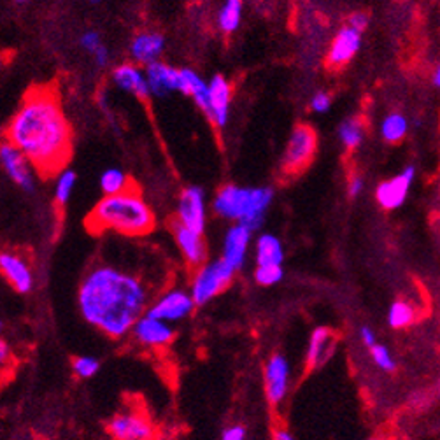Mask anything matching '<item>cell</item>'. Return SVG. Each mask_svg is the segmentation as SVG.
Segmentation results:
<instances>
[{"instance_id":"obj_1","label":"cell","mask_w":440,"mask_h":440,"mask_svg":"<svg viewBox=\"0 0 440 440\" xmlns=\"http://www.w3.org/2000/svg\"><path fill=\"white\" fill-rule=\"evenodd\" d=\"M5 137L40 175L64 171L72 151V130L55 90L32 88L9 119Z\"/></svg>"},{"instance_id":"obj_2","label":"cell","mask_w":440,"mask_h":440,"mask_svg":"<svg viewBox=\"0 0 440 440\" xmlns=\"http://www.w3.org/2000/svg\"><path fill=\"white\" fill-rule=\"evenodd\" d=\"M80 309L109 337H123L147 313L149 290L139 276L114 265H97L80 286Z\"/></svg>"},{"instance_id":"obj_3","label":"cell","mask_w":440,"mask_h":440,"mask_svg":"<svg viewBox=\"0 0 440 440\" xmlns=\"http://www.w3.org/2000/svg\"><path fill=\"white\" fill-rule=\"evenodd\" d=\"M92 232L112 230L128 237L149 234L155 228V212L134 186L118 195H106L86 218Z\"/></svg>"},{"instance_id":"obj_4","label":"cell","mask_w":440,"mask_h":440,"mask_svg":"<svg viewBox=\"0 0 440 440\" xmlns=\"http://www.w3.org/2000/svg\"><path fill=\"white\" fill-rule=\"evenodd\" d=\"M274 191L270 188H241L235 184L223 186L215 197L216 215L246 225L251 230L260 228Z\"/></svg>"},{"instance_id":"obj_5","label":"cell","mask_w":440,"mask_h":440,"mask_svg":"<svg viewBox=\"0 0 440 440\" xmlns=\"http://www.w3.org/2000/svg\"><path fill=\"white\" fill-rule=\"evenodd\" d=\"M235 270L223 260L204 263L195 274L193 284H191V297L197 306H204L215 297H218L226 286L234 279Z\"/></svg>"},{"instance_id":"obj_6","label":"cell","mask_w":440,"mask_h":440,"mask_svg":"<svg viewBox=\"0 0 440 440\" xmlns=\"http://www.w3.org/2000/svg\"><path fill=\"white\" fill-rule=\"evenodd\" d=\"M317 135L309 125H297L291 132L284 156H282V169L286 174L297 175L309 167L316 155Z\"/></svg>"},{"instance_id":"obj_7","label":"cell","mask_w":440,"mask_h":440,"mask_svg":"<svg viewBox=\"0 0 440 440\" xmlns=\"http://www.w3.org/2000/svg\"><path fill=\"white\" fill-rule=\"evenodd\" d=\"M112 440H155L156 430L149 417L143 413L116 414L108 424Z\"/></svg>"},{"instance_id":"obj_8","label":"cell","mask_w":440,"mask_h":440,"mask_svg":"<svg viewBox=\"0 0 440 440\" xmlns=\"http://www.w3.org/2000/svg\"><path fill=\"white\" fill-rule=\"evenodd\" d=\"M195 300L190 293L183 290H171L163 293L153 306L147 309V316L156 317L167 323H175L190 316L195 309Z\"/></svg>"},{"instance_id":"obj_9","label":"cell","mask_w":440,"mask_h":440,"mask_svg":"<svg viewBox=\"0 0 440 440\" xmlns=\"http://www.w3.org/2000/svg\"><path fill=\"white\" fill-rule=\"evenodd\" d=\"M0 162L12 183H16L25 191H34V186H36L32 171L34 165L16 146H12L5 140L0 146Z\"/></svg>"},{"instance_id":"obj_10","label":"cell","mask_w":440,"mask_h":440,"mask_svg":"<svg viewBox=\"0 0 440 440\" xmlns=\"http://www.w3.org/2000/svg\"><path fill=\"white\" fill-rule=\"evenodd\" d=\"M178 221L190 230L202 234L206 228V197L197 186H190L181 193L178 204Z\"/></svg>"},{"instance_id":"obj_11","label":"cell","mask_w":440,"mask_h":440,"mask_svg":"<svg viewBox=\"0 0 440 440\" xmlns=\"http://www.w3.org/2000/svg\"><path fill=\"white\" fill-rule=\"evenodd\" d=\"M290 363L282 354H274L265 365V393L270 404H281L288 393Z\"/></svg>"},{"instance_id":"obj_12","label":"cell","mask_w":440,"mask_h":440,"mask_svg":"<svg viewBox=\"0 0 440 440\" xmlns=\"http://www.w3.org/2000/svg\"><path fill=\"white\" fill-rule=\"evenodd\" d=\"M414 171L413 165L405 167L402 174H398L397 178L389 179V181H384V183L379 184L376 191V199L377 202L381 204L384 209H397L402 204L405 202L408 193V188L414 181Z\"/></svg>"},{"instance_id":"obj_13","label":"cell","mask_w":440,"mask_h":440,"mask_svg":"<svg viewBox=\"0 0 440 440\" xmlns=\"http://www.w3.org/2000/svg\"><path fill=\"white\" fill-rule=\"evenodd\" d=\"M232 100V84L223 77L215 75L209 81V114L207 118L215 123L216 128H225L228 121Z\"/></svg>"},{"instance_id":"obj_14","label":"cell","mask_w":440,"mask_h":440,"mask_svg":"<svg viewBox=\"0 0 440 440\" xmlns=\"http://www.w3.org/2000/svg\"><path fill=\"white\" fill-rule=\"evenodd\" d=\"M172 234H174L175 244H178L181 253H183L184 260L191 267L204 265L207 258V246L202 234L190 230L188 226L181 225L179 221L172 223Z\"/></svg>"},{"instance_id":"obj_15","label":"cell","mask_w":440,"mask_h":440,"mask_svg":"<svg viewBox=\"0 0 440 440\" xmlns=\"http://www.w3.org/2000/svg\"><path fill=\"white\" fill-rule=\"evenodd\" d=\"M251 228L246 225H234L225 235V244H223V262H226L232 269L237 272L246 263L247 246L251 242Z\"/></svg>"},{"instance_id":"obj_16","label":"cell","mask_w":440,"mask_h":440,"mask_svg":"<svg viewBox=\"0 0 440 440\" xmlns=\"http://www.w3.org/2000/svg\"><path fill=\"white\" fill-rule=\"evenodd\" d=\"M132 332H134L137 341L143 342L144 345H149V347H163V345L171 344L175 335L171 323L151 317L147 314H144L139 321L135 323Z\"/></svg>"},{"instance_id":"obj_17","label":"cell","mask_w":440,"mask_h":440,"mask_svg":"<svg viewBox=\"0 0 440 440\" xmlns=\"http://www.w3.org/2000/svg\"><path fill=\"white\" fill-rule=\"evenodd\" d=\"M361 46V34L353 30L351 27L341 28L333 39L328 51V65L330 67H342L347 62L353 60L358 49Z\"/></svg>"},{"instance_id":"obj_18","label":"cell","mask_w":440,"mask_h":440,"mask_svg":"<svg viewBox=\"0 0 440 440\" xmlns=\"http://www.w3.org/2000/svg\"><path fill=\"white\" fill-rule=\"evenodd\" d=\"M0 269H2V274L8 279L9 284L16 291L28 293V291L32 290V272H30L23 258L12 253H2L0 254Z\"/></svg>"},{"instance_id":"obj_19","label":"cell","mask_w":440,"mask_h":440,"mask_svg":"<svg viewBox=\"0 0 440 440\" xmlns=\"http://www.w3.org/2000/svg\"><path fill=\"white\" fill-rule=\"evenodd\" d=\"M146 77L149 83L151 93L165 95L171 92H181V71L165 65L162 62H155L146 67Z\"/></svg>"},{"instance_id":"obj_20","label":"cell","mask_w":440,"mask_h":440,"mask_svg":"<svg viewBox=\"0 0 440 440\" xmlns=\"http://www.w3.org/2000/svg\"><path fill=\"white\" fill-rule=\"evenodd\" d=\"M112 81L118 88L125 90V92L132 93L137 99L146 100L147 97L151 95V88L149 83H147L146 71H140L139 67L135 65L125 64L119 65L112 71Z\"/></svg>"},{"instance_id":"obj_21","label":"cell","mask_w":440,"mask_h":440,"mask_svg":"<svg viewBox=\"0 0 440 440\" xmlns=\"http://www.w3.org/2000/svg\"><path fill=\"white\" fill-rule=\"evenodd\" d=\"M335 349V337L332 330L326 326L316 328L309 339V347H307V367L310 370L325 365Z\"/></svg>"},{"instance_id":"obj_22","label":"cell","mask_w":440,"mask_h":440,"mask_svg":"<svg viewBox=\"0 0 440 440\" xmlns=\"http://www.w3.org/2000/svg\"><path fill=\"white\" fill-rule=\"evenodd\" d=\"M163 46H165V39H163L160 34L143 32L132 40V58H134L137 64H143L147 67V65L158 62L160 55H162L163 51Z\"/></svg>"},{"instance_id":"obj_23","label":"cell","mask_w":440,"mask_h":440,"mask_svg":"<svg viewBox=\"0 0 440 440\" xmlns=\"http://www.w3.org/2000/svg\"><path fill=\"white\" fill-rule=\"evenodd\" d=\"M181 92L190 95L204 114H209V84L197 72L181 69Z\"/></svg>"},{"instance_id":"obj_24","label":"cell","mask_w":440,"mask_h":440,"mask_svg":"<svg viewBox=\"0 0 440 440\" xmlns=\"http://www.w3.org/2000/svg\"><path fill=\"white\" fill-rule=\"evenodd\" d=\"M284 249L276 235L263 234L256 241V262L258 265H282Z\"/></svg>"},{"instance_id":"obj_25","label":"cell","mask_w":440,"mask_h":440,"mask_svg":"<svg viewBox=\"0 0 440 440\" xmlns=\"http://www.w3.org/2000/svg\"><path fill=\"white\" fill-rule=\"evenodd\" d=\"M242 20V0H225L219 9L218 25L225 34L235 32Z\"/></svg>"},{"instance_id":"obj_26","label":"cell","mask_w":440,"mask_h":440,"mask_svg":"<svg viewBox=\"0 0 440 440\" xmlns=\"http://www.w3.org/2000/svg\"><path fill=\"white\" fill-rule=\"evenodd\" d=\"M414 319H416V309H414L408 302H393L388 310V325L391 326L393 330L407 328L408 325H413Z\"/></svg>"},{"instance_id":"obj_27","label":"cell","mask_w":440,"mask_h":440,"mask_svg":"<svg viewBox=\"0 0 440 440\" xmlns=\"http://www.w3.org/2000/svg\"><path fill=\"white\" fill-rule=\"evenodd\" d=\"M100 186L106 195H118L127 191L130 186V179L125 174L121 169H108L103 171L102 178H100Z\"/></svg>"},{"instance_id":"obj_28","label":"cell","mask_w":440,"mask_h":440,"mask_svg":"<svg viewBox=\"0 0 440 440\" xmlns=\"http://www.w3.org/2000/svg\"><path fill=\"white\" fill-rule=\"evenodd\" d=\"M407 118H404L398 112H393L384 118L381 125V134L384 137L386 143H398L407 134Z\"/></svg>"},{"instance_id":"obj_29","label":"cell","mask_w":440,"mask_h":440,"mask_svg":"<svg viewBox=\"0 0 440 440\" xmlns=\"http://www.w3.org/2000/svg\"><path fill=\"white\" fill-rule=\"evenodd\" d=\"M339 137H341L342 144L349 149L360 146V143L363 140V125L360 119H345L344 123L339 127Z\"/></svg>"},{"instance_id":"obj_30","label":"cell","mask_w":440,"mask_h":440,"mask_svg":"<svg viewBox=\"0 0 440 440\" xmlns=\"http://www.w3.org/2000/svg\"><path fill=\"white\" fill-rule=\"evenodd\" d=\"M75 186V172L71 171V169H64L60 172L58 179H56V186H55V199L60 206H65L71 199L72 191H74Z\"/></svg>"},{"instance_id":"obj_31","label":"cell","mask_w":440,"mask_h":440,"mask_svg":"<svg viewBox=\"0 0 440 440\" xmlns=\"http://www.w3.org/2000/svg\"><path fill=\"white\" fill-rule=\"evenodd\" d=\"M284 270L282 265H258L254 272V279L260 286H274L282 281Z\"/></svg>"},{"instance_id":"obj_32","label":"cell","mask_w":440,"mask_h":440,"mask_svg":"<svg viewBox=\"0 0 440 440\" xmlns=\"http://www.w3.org/2000/svg\"><path fill=\"white\" fill-rule=\"evenodd\" d=\"M370 356H372L374 363L384 372H395L397 370V361L391 356L389 349L382 344H376L370 349Z\"/></svg>"},{"instance_id":"obj_33","label":"cell","mask_w":440,"mask_h":440,"mask_svg":"<svg viewBox=\"0 0 440 440\" xmlns=\"http://www.w3.org/2000/svg\"><path fill=\"white\" fill-rule=\"evenodd\" d=\"M74 372L75 376H80L81 379H90V377L95 376L100 369L99 360L92 356H77L74 360Z\"/></svg>"},{"instance_id":"obj_34","label":"cell","mask_w":440,"mask_h":440,"mask_svg":"<svg viewBox=\"0 0 440 440\" xmlns=\"http://www.w3.org/2000/svg\"><path fill=\"white\" fill-rule=\"evenodd\" d=\"M330 106H332V99H330L328 93L325 92L316 93V95L313 97V100H310V109H313L314 112H317V114L328 112Z\"/></svg>"},{"instance_id":"obj_35","label":"cell","mask_w":440,"mask_h":440,"mask_svg":"<svg viewBox=\"0 0 440 440\" xmlns=\"http://www.w3.org/2000/svg\"><path fill=\"white\" fill-rule=\"evenodd\" d=\"M81 46H83L88 53H92L93 55V53L102 46V40H100L99 34L93 32V30H88V32L83 34V37H81Z\"/></svg>"},{"instance_id":"obj_36","label":"cell","mask_w":440,"mask_h":440,"mask_svg":"<svg viewBox=\"0 0 440 440\" xmlns=\"http://www.w3.org/2000/svg\"><path fill=\"white\" fill-rule=\"evenodd\" d=\"M347 27H351L353 30H356V32L361 34L367 27H369V16H367L365 12H354V14L349 16Z\"/></svg>"},{"instance_id":"obj_37","label":"cell","mask_w":440,"mask_h":440,"mask_svg":"<svg viewBox=\"0 0 440 440\" xmlns=\"http://www.w3.org/2000/svg\"><path fill=\"white\" fill-rule=\"evenodd\" d=\"M246 439V430L242 428L241 424H235V426H230L223 432L221 440H244Z\"/></svg>"},{"instance_id":"obj_38","label":"cell","mask_w":440,"mask_h":440,"mask_svg":"<svg viewBox=\"0 0 440 440\" xmlns=\"http://www.w3.org/2000/svg\"><path fill=\"white\" fill-rule=\"evenodd\" d=\"M360 341L367 345L369 349H372L377 344V337L372 328L369 326H361L360 328Z\"/></svg>"},{"instance_id":"obj_39","label":"cell","mask_w":440,"mask_h":440,"mask_svg":"<svg viewBox=\"0 0 440 440\" xmlns=\"http://www.w3.org/2000/svg\"><path fill=\"white\" fill-rule=\"evenodd\" d=\"M361 190H363V179H361V178H353L351 181H349V184H347L349 197H353V199H356L358 195L361 193Z\"/></svg>"},{"instance_id":"obj_40","label":"cell","mask_w":440,"mask_h":440,"mask_svg":"<svg viewBox=\"0 0 440 440\" xmlns=\"http://www.w3.org/2000/svg\"><path fill=\"white\" fill-rule=\"evenodd\" d=\"M93 58H95V64L99 65V67H106L109 62V49L102 44V46L93 53Z\"/></svg>"},{"instance_id":"obj_41","label":"cell","mask_w":440,"mask_h":440,"mask_svg":"<svg viewBox=\"0 0 440 440\" xmlns=\"http://www.w3.org/2000/svg\"><path fill=\"white\" fill-rule=\"evenodd\" d=\"M9 358V347L8 344H5V341L0 342V360H2V363H5Z\"/></svg>"},{"instance_id":"obj_42","label":"cell","mask_w":440,"mask_h":440,"mask_svg":"<svg viewBox=\"0 0 440 440\" xmlns=\"http://www.w3.org/2000/svg\"><path fill=\"white\" fill-rule=\"evenodd\" d=\"M274 440H295L290 433L286 432V430H278L274 435Z\"/></svg>"},{"instance_id":"obj_43","label":"cell","mask_w":440,"mask_h":440,"mask_svg":"<svg viewBox=\"0 0 440 440\" xmlns=\"http://www.w3.org/2000/svg\"><path fill=\"white\" fill-rule=\"evenodd\" d=\"M433 83H435V86L440 88V67H439V71L435 72V77H433Z\"/></svg>"},{"instance_id":"obj_44","label":"cell","mask_w":440,"mask_h":440,"mask_svg":"<svg viewBox=\"0 0 440 440\" xmlns=\"http://www.w3.org/2000/svg\"><path fill=\"white\" fill-rule=\"evenodd\" d=\"M367 440H381V439H377V437H370V439H367Z\"/></svg>"},{"instance_id":"obj_45","label":"cell","mask_w":440,"mask_h":440,"mask_svg":"<svg viewBox=\"0 0 440 440\" xmlns=\"http://www.w3.org/2000/svg\"><path fill=\"white\" fill-rule=\"evenodd\" d=\"M92 2H95V4H99V2H100V0H92Z\"/></svg>"},{"instance_id":"obj_46","label":"cell","mask_w":440,"mask_h":440,"mask_svg":"<svg viewBox=\"0 0 440 440\" xmlns=\"http://www.w3.org/2000/svg\"><path fill=\"white\" fill-rule=\"evenodd\" d=\"M16 2H27V0H16Z\"/></svg>"}]
</instances>
